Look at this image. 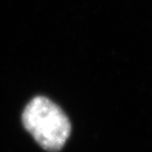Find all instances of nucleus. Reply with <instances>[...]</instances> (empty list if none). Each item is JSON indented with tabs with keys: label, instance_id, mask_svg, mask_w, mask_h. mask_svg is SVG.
Here are the masks:
<instances>
[{
	"label": "nucleus",
	"instance_id": "nucleus-1",
	"mask_svg": "<svg viewBox=\"0 0 152 152\" xmlns=\"http://www.w3.org/2000/svg\"><path fill=\"white\" fill-rule=\"evenodd\" d=\"M22 123L37 143L51 152L60 150L71 133V124L65 113L44 96H36L26 106Z\"/></svg>",
	"mask_w": 152,
	"mask_h": 152
}]
</instances>
